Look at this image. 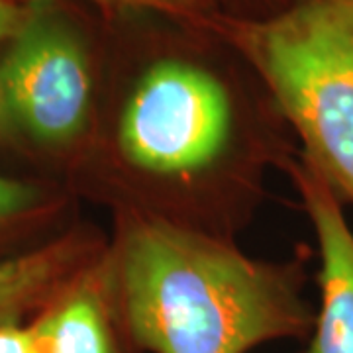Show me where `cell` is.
I'll use <instances>...</instances> for the list:
<instances>
[{
    "label": "cell",
    "mask_w": 353,
    "mask_h": 353,
    "mask_svg": "<svg viewBox=\"0 0 353 353\" xmlns=\"http://www.w3.org/2000/svg\"><path fill=\"white\" fill-rule=\"evenodd\" d=\"M67 253L61 250L30 253L0 261V324L34 303L63 271Z\"/></svg>",
    "instance_id": "7"
},
{
    "label": "cell",
    "mask_w": 353,
    "mask_h": 353,
    "mask_svg": "<svg viewBox=\"0 0 353 353\" xmlns=\"http://www.w3.org/2000/svg\"><path fill=\"white\" fill-rule=\"evenodd\" d=\"M32 328L38 353H120L99 290L67 292Z\"/></svg>",
    "instance_id": "6"
},
{
    "label": "cell",
    "mask_w": 353,
    "mask_h": 353,
    "mask_svg": "<svg viewBox=\"0 0 353 353\" xmlns=\"http://www.w3.org/2000/svg\"><path fill=\"white\" fill-rule=\"evenodd\" d=\"M0 353H38L32 328H22L16 322H2Z\"/></svg>",
    "instance_id": "9"
},
{
    "label": "cell",
    "mask_w": 353,
    "mask_h": 353,
    "mask_svg": "<svg viewBox=\"0 0 353 353\" xmlns=\"http://www.w3.org/2000/svg\"><path fill=\"white\" fill-rule=\"evenodd\" d=\"M36 202V190L20 181L0 175V222L20 216Z\"/></svg>",
    "instance_id": "8"
},
{
    "label": "cell",
    "mask_w": 353,
    "mask_h": 353,
    "mask_svg": "<svg viewBox=\"0 0 353 353\" xmlns=\"http://www.w3.org/2000/svg\"><path fill=\"white\" fill-rule=\"evenodd\" d=\"M22 8H18L10 0H0V50L6 43V39L12 36L16 26L20 22Z\"/></svg>",
    "instance_id": "10"
},
{
    "label": "cell",
    "mask_w": 353,
    "mask_h": 353,
    "mask_svg": "<svg viewBox=\"0 0 353 353\" xmlns=\"http://www.w3.org/2000/svg\"><path fill=\"white\" fill-rule=\"evenodd\" d=\"M90 61L77 28L46 2L22 10L0 50V134L61 148L87 128Z\"/></svg>",
    "instance_id": "3"
},
{
    "label": "cell",
    "mask_w": 353,
    "mask_h": 353,
    "mask_svg": "<svg viewBox=\"0 0 353 353\" xmlns=\"http://www.w3.org/2000/svg\"><path fill=\"white\" fill-rule=\"evenodd\" d=\"M292 175L318 238L322 303L306 353H353V232L340 196L306 163Z\"/></svg>",
    "instance_id": "5"
},
{
    "label": "cell",
    "mask_w": 353,
    "mask_h": 353,
    "mask_svg": "<svg viewBox=\"0 0 353 353\" xmlns=\"http://www.w3.org/2000/svg\"><path fill=\"white\" fill-rule=\"evenodd\" d=\"M232 104L222 83L185 61L152 65L122 110L118 141L130 163L155 175L204 169L224 152Z\"/></svg>",
    "instance_id": "4"
},
{
    "label": "cell",
    "mask_w": 353,
    "mask_h": 353,
    "mask_svg": "<svg viewBox=\"0 0 353 353\" xmlns=\"http://www.w3.org/2000/svg\"><path fill=\"white\" fill-rule=\"evenodd\" d=\"M118 301L130 340L152 353H248L314 328L289 273L163 220L128 230Z\"/></svg>",
    "instance_id": "1"
},
{
    "label": "cell",
    "mask_w": 353,
    "mask_h": 353,
    "mask_svg": "<svg viewBox=\"0 0 353 353\" xmlns=\"http://www.w3.org/2000/svg\"><path fill=\"white\" fill-rule=\"evenodd\" d=\"M240 46L296 130L304 163L353 202V0H301L241 28Z\"/></svg>",
    "instance_id": "2"
}]
</instances>
